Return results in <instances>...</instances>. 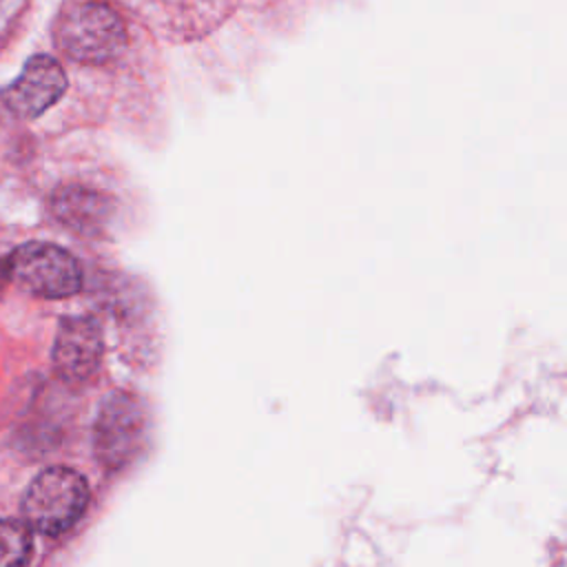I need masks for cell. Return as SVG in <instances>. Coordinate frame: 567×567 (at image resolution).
Here are the masks:
<instances>
[{
  "instance_id": "8",
  "label": "cell",
  "mask_w": 567,
  "mask_h": 567,
  "mask_svg": "<svg viewBox=\"0 0 567 567\" xmlns=\"http://www.w3.org/2000/svg\"><path fill=\"white\" fill-rule=\"evenodd\" d=\"M31 551V527L22 518H0V567L27 565Z\"/></svg>"
},
{
  "instance_id": "5",
  "label": "cell",
  "mask_w": 567,
  "mask_h": 567,
  "mask_svg": "<svg viewBox=\"0 0 567 567\" xmlns=\"http://www.w3.org/2000/svg\"><path fill=\"white\" fill-rule=\"evenodd\" d=\"M102 328L93 317L73 315L60 319L51 350V363L58 379L69 385L89 381L102 361Z\"/></svg>"
},
{
  "instance_id": "1",
  "label": "cell",
  "mask_w": 567,
  "mask_h": 567,
  "mask_svg": "<svg viewBox=\"0 0 567 567\" xmlns=\"http://www.w3.org/2000/svg\"><path fill=\"white\" fill-rule=\"evenodd\" d=\"M55 47L73 62L106 64L126 47V27L104 2H78L60 11L53 24Z\"/></svg>"
},
{
  "instance_id": "2",
  "label": "cell",
  "mask_w": 567,
  "mask_h": 567,
  "mask_svg": "<svg viewBox=\"0 0 567 567\" xmlns=\"http://www.w3.org/2000/svg\"><path fill=\"white\" fill-rule=\"evenodd\" d=\"M86 478L64 465L42 470L27 487L20 514L31 532L60 536L69 532L86 512L89 505Z\"/></svg>"
},
{
  "instance_id": "3",
  "label": "cell",
  "mask_w": 567,
  "mask_h": 567,
  "mask_svg": "<svg viewBox=\"0 0 567 567\" xmlns=\"http://www.w3.org/2000/svg\"><path fill=\"white\" fill-rule=\"evenodd\" d=\"M148 436V412L140 396L131 392H111L93 423V454L97 463L117 472L126 467L144 447Z\"/></svg>"
},
{
  "instance_id": "6",
  "label": "cell",
  "mask_w": 567,
  "mask_h": 567,
  "mask_svg": "<svg viewBox=\"0 0 567 567\" xmlns=\"http://www.w3.org/2000/svg\"><path fill=\"white\" fill-rule=\"evenodd\" d=\"M66 84L62 64L47 53H38L24 62L20 75L11 84L2 86L0 100L16 117L33 120L64 95Z\"/></svg>"
},
{
  "instance_id": "7",
  "label": "cell",
  "mask_w": 567,
  "mask_h": 567,
  "mask_svg": "<svg viewBox=\"0 0 567 567\" xmlns=\"http://www.w3.org/2000/svg\"><path fill=\"white\" fill-rule=\"evenodd\" d=\"M53 217L80 235H97L113 217V199L84 184H64L51 195Z\"/></svg>"
},
{
  "instance_id": "4",
  "label": "cell",
  "mask_w": 567,
  "mask_h": 567,
  "mask_svg": "<svg viewBox=\"0 0 567 567\" xmlns=\"http://www.w3.org/2000/svg\"><path fill=\"white\" fill-rule=\"evenodd\" d=\"M9 281L40 299H64L82 288L78 259L51 241H27L4 255Z\"/></svg>"
}]
</instances>
